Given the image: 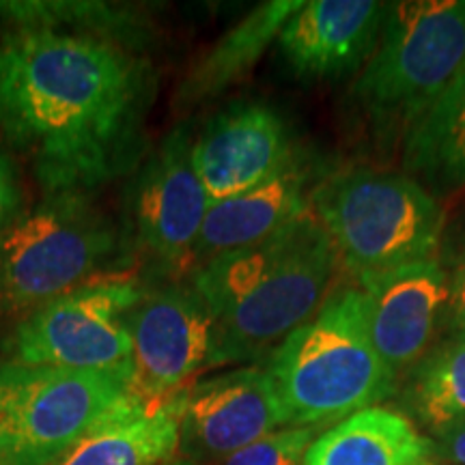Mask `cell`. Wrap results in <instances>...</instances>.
<instances>
[{
  "label": "cell",
  "instance_id": "obj_1",
  "mask_svg": "<svg viewBox=\"0 0 465 465\" xmlns=\"http://www.w3.org/2000/svg\"><path fill=\"white\" fill-rule=\"evenodd\" d=\"M153 100V69L124 44L48 28L0 37V134L45 194H91L130 171Z\"/></svg>",
  "mask_w": 465,
  "mask_h": 465
},
{
  "label": "cell",
  "instance_id": "obj_2",
  "mask_svg": "<svg viewBox=\"0 0 465 465\" xmlns=\"http://www.w3.org/2000/svg\"><path fill=\"white\" fill-rule=\"evenodd\" d=\"M265 369L289 427L341 422L380 407L399 380L371 341L366 302L356 287L330 295L315 317L272 351Z\"/></svg>",
  "mask_w": 465,
  "mask_h": 465
},
{
  "label": "cell",
  "instance_id": "obj_3",
  "mask_svg": "<svg viewBox=\"0 0 465 465\" xmlns=\"http://www.w3.org/2000/svg\"><path fill=\"white\" fill-rule=\"evenodd\" d=\"M311 209L341 263L358 278L435 259L444 232L438 201L397 173L351 171L325 179L312 192Z\"/></svg>",
  "mask_w": 465,
  "mask_h": 465
},
{
  "label": "cell",
  "instance_id": "obj_4",
  "mask_svg": "<svg viewBox=\"0 0 465 465\" xmlns=\"http://www.w3.org/2000/svg\"><path fill=\"white\" fill-rule=\"evenodd\" d=\"M119 232L83 192L45 194L0 235V312H33L100 278Z\"/></svg>",
  "mask_w": 465,
  "mask_h": 465
},
{
  "label": "cell",
  "instance_id": "obj_5",
  "mask_svg": "<svg viewBox=\"0 0 465 465\" xmlns=\"http://www.w3.org/2000/svg\"><path fill=\"white\" fill-rule=\"evenodd\" d=\"M465 63V0L388 3L380 44L353 95L381 127L405 134Z\"/></svg>",
  "mask_w": 465,
  "mask_h": 465
},
{
  "label": "cell",
  "instance_id": "obj_6",
  "mask_svg": "<svg viewBox=\"0 0 465 465\" xmlns=\"http://www.w3.org/2000/svg\"><path fill=\"white\" fill-rule=\"evenodd\" d=\"M132 399L114 373L0 366V465H52Z\"/></svg>",
  "mask_w": 465,
  "mask_h": 465
},
{
  "label": "cell",
  "instance_id": "obj_7",
  "mask_svg": "<svg viewBox=\"0 0 465 465\" xmlns=\"http://www.w3.org/2000/svg\"><path fill=\"white\" fill-rule=\"evenodd\" d=\"M339 263L332 237L312 209L295 218L276 263L213 322L209 366L246 362L274 351L330 298Z\"/></svg>",
  "mask_w": 465,
  "mask_h": 465
},
{
  "label": "cell",
  "instance_id": "obj_8",
  "mask_svg": "<svg viewBox=\"0 0 465 465\" xmlns=\"http://www.w3.org/2000/svg\"><path fill=\"white\" fill-rule=\"evenodd\" d=\"M143 289L125 278H95L37 311L9 336L11 364L102 371L132 380V339L125 315Z\"/></svg>",
  "mask_w": 465,
  "mask_h": 465
},
{
  "label": "cell",
  "instance_id": "obj_9",
  "mask_svg": "<svg viewBox=\"0 0 465 465\" xmlns=\"http://www.w3.org/2000/svg\"><path fill=\"white\" fill-rule=\"evenodd\" d=\"M125 325L132 339L130 392L141 403H164L209 366L213 317L192 287L143 291Z\"/></svg>",
  "mask_w": 465,
  "mask_h": 465
},
{
  "label": "cell",
  "instance_id": "obj_10",
  "mask_svg": "<svg viewBox=\"0 0 465 465\" xmlns=\"http://www.w3.org/2000/svg\"><path fill=\"white\" fill-rule=\"evenodd\" d=\"M212 199L192 164V136L177 127L149 155L134 185L138 246L168 276L192 270Z\"/></svg>",
  "mask_w": 465,
  "mask_h": 465
},
{
  "label": "cell",
  "instance_id": "obj_11",
  "mask_svg": "<svg viewBox=\"0 0 465 465\" xmlns=\"http://www.w3.org/2000/svg\"><path fill=\"white\" fill-rule=\"evenodd\" d=\"M289 427L265 366L207 377L182 392L179 450L188 461H218Z\"/></svg>",
  "mask_w": 465,
  "mask_h": 465
},
{
  "label": "cell",
  "instance_id": "obj_12",
  "mask_svg": "<svg viewBox=\"0 0 465 465\" xmlns=\"http://www.w3.org/2000/svg\"><path fill=\"white\" fill-rule=\"evenodd\" d=\"M371 341L394 375H403L446 328L449 276L435 257L358 278Z\"/></svg>",
  "mask_w": 465,
  "mask_h": 465
},
{
  "label": "cell",
  "instance_id": "obj_13",
  "mask_svg": "<svg viewBox=\"0 0 465 465\" xmlns=\"http://www.w3.org/2000/svg\"><path fill=\"white\" fill-rule=\"evenodd\" d=\"M295 153L282 116L265 104H237L192 141V164L212 203L242 194Z\"/></svg>",
  "mask_w": 465,
  "mask_h": 465
},
{
  "label": "cell",
  "instance_id": "obj_14",
  "mask_svg": "<svg viewBox=\"0 0 465 465\" xmlns=\"http://www.w3.org/2000/svg\"><path fill=\"white\" fill-rule=\"evenodd\" d=\"M388 3L377 0H311L289 17L278 44L300 78L347 75L373 56Z\"/></svg>",
  "mask_w": 465,
  "mask_h": 465
},
{
  "label": "cell",
  "instance_id": "obj_15",
  "mask_svg": "<svg viewBox=\"0 0 465 465\" xmlns=\"http://www.w3.org/2000/svg\"><path fill=\"white\" fill-rule=\"evenodd\" d=\"M312 164L295 151L274 174L231 199L212 203L192 254V272L232 250L261 243L311 209Z\"/></svg>",
  "mask_w": 465,
  "mask_h": 465
},
{
  "label": "cell",
  "instance_id": "obj_16",
  "mask_svg": "<svg viewBox=\"0 0 465 465\" xmlns=\"http://www.w3.org/2000/svg\"><path fill=\"white\" fill-rule=\"evenodd\" d=\"M182 392L160 405L132 399L52 465H166L179 450Z\"/></svg>",
  "mask_w": 465,
  "mask_h": 465
},
{
  "label": "cell",
  "instance_id": "obj_17",
  "mask_svg": "<svg viewBox=\"0 0 465 465\" xmlns=\"http://www.w3.org/2000/svg\"><path fill=\"white\" fill-rule=\"evenodd\" d=\"M435 444L405 414L369 407L319 433L302 465H435Z\"/></svg>",
  "mask_w": 465,
  "mask_h": 465
},
{
  "label": "cell",
  "instance_id": "obj_18",
  "mask_svg": "<svg viewBox=\"0 0 465 465\" xmlns=\"http://www.w3.org/2000/svg\"><path fill=\"white\" fill-rule=\"evenodd\" d=\"M300 5L302 0H270L250 11L190 69L177 91V102L183 108L196 106L242 83L267 48L281 37L284 25Z\"/></svg>",
  "mask_w": 465,
  "mask_h": 465
},
{
  "label": "cell",
  "instance_id": "obj_19",
  "mask_svg": "<svg viewBox=\"0 0 465 465\" xmlns=\"http://www.w3.org/2000/svg\"><path fill=\"white\" fill-rule=\"evenodd\" d=\"M403 164L440 188L465 183V63L405 134Z\"/></svg>",
  "mask_w": 465,
  "mask_h": 465
},
{
  "label": "cell",
  "instance_id": "obj_20",
  "mask_svg": "<svg viewBox=\"0 0 465 465\" xmlns=\"http://www.w3.org/2000/svg\"><path fill=\"white\" fill-rule=\"evenodd\" d=\"M403 407L433 435L465 420V336L435 341L407 371Z\"/></svg>",
  "mask_w": 465,
  "mask_h": 465
},
{
  "label": "cell",
  "instance_id": "obj_21",
  "mask_svg": "<svg viewBox=\"0 0 465 465\" xmlns=\"http://www.w3.org/2000/svg\"><path fill=\"white\" fill-rule=\"evenodd\" d=\"M0 20L9 26L7 31L48 28L93 35L116 44L136 39L143 31L136 11L108 3H0Z\"/></svg>",
  "mask_w": 465,
  "mask_h": 465
},
{
  "label": "cell",
  "instance_id": "obj_22",
  "mask_svg": "<svg viewBox=\"0 0 465 465\" xmlns=\"http://www.w3.org/2000/svg\"><path fill=\"white\" fill-rule=\"evenodd\" d=\"M317 438L319 427H282L232 452L223 465H302Z\"/></svg>",
  "mask_w": 465,
  "mask_h": 465
},
{
  "label": "cell",
  "instance_id": "obj_23",
  "mask_svg": "<svg viewBox=\"0 0 465 465\" xmlns=\"http://www.w3.org/2000/svg\"><path fill=\"white\" fill-rule=\"evenodd\" d=\"M449 311H446L444 336H465V240L452 254L449 267Z\"/></svg>",
  "mask_w": 465,
  "mask_h": 465
},
{
  "label": "cell",
  "instance_id": "obj_24",
  "mask_svg": "<svg viewBox=\"0 0 465 465\" xmlns=\"http://www.w3.org/2000/svg\"><path fill=\"white\" fill-rule=\"evenodd\" d=\"M22 188L14 162L0 149V235L22 216Z\"/></svg>",
  "mask_w": 465,
  "mask_h": 465
},
{
  "label": "cell",
  "instance_id": "obj_25",
  "mask_svg": "<svg viewBox=\"0 0 465 465\" xmlns=\"http://www.w3.org/2000/svg\"><path fill=\"white\" fill-rule=\"evenodd\" d=\"M433 444L438 457L455 465H465V420L452 424L446 431L435 435Z\"/></svg>",
  "mask_w": 465,
  "mask_h": 465
}]
</instances>
